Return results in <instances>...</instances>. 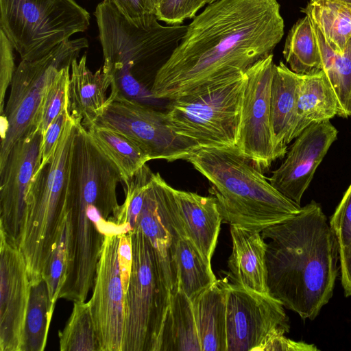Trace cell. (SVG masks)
Segmentation results:
<instances>
[{
	"instance_id": "obj_37",
	"label": "cell",
	"mask_w": 351,
	"mask_h": 351,
	"mask_svg": "<svg viewBox=\"0 0 351 351\" xmlns=\"http://www.w3.org/2000/svg\"><path fill=\"white\" fill-rule=\"evenodd\" d=\"M13 47L3 31L0 30V113L4 110L5 92L14 71Z\"/></svg>"
},
{
	"instance_id": "obj_3",
	"label": "cell",
	"mask_w": 351,
	"mask_h": 351,
	"mask_svg": "<svg viewBox=\"0 0 351 351\" xmlns=\"http://www.w3.org/2000/svg\"><path fill=\"white\" fill-rule=\"evenodd\" d=\"M210 182L222 222L261 232L294 216L301 206L269 182L238 146L199 147L185 160Z\"/></svg>"
},
{
	"instance_id": "obj_7",
	"label": "cell",
	"mask_w": 351,
	"mask_h": 351,
	"mask_svg": "<svg viewBox=\"0 0 351 351\" xmlns=\"http://www.w3.org/2000/svg\"><path fill=\"white\" fill-rule=\"evenodd\" d=\"M130 233L133 261L124 294L123 351H156L171 291L149 239L138 228Z\"/></svg>"
},
{
	"instance_id": "obj_26",
	"label": "cell",
	"mask_w": 351,
	"mask_h": 351,
	"mask_svg": "<svg viewBox=\"0 0 351 351\" xmlns=\"http://www.w3.org/2000/svg\"><path fill=\"white\" fill-rule=\"evenodd\" d=\"M302 12L315 24L332 50L344 51L351 38V12L344 4L330 0L310 1Z\"/></svg>"
},
{
	"instance_id": "obj_19",
	"label": "cell",
	"mask_w": 351,
	"mask_h": 351,
	"mask_svg": "<svg viewBox=\"0 0 351 351\" xmlns=\"http://www.w3.org/2000/svg\"><path fill=\"white\" fill-rule=\"evenodd\" d=\"M173 191L186 237L211 261L222 222L215 197L176 189Z\"/></svg>"
},
{
	"instance_id": "obj_39",
	"label": "cell",
	"mask_w": 351,
	"mask_h": 351,
	"mask_svg": "<svg viewBox=\"0 0 351 351\" xmlns=\"http://www.w3.org/2000/svg\"><path fill=\"white\" fill-rule=\"evenodd\" d=\"M285 333L276 332L263 345L260 351H317L313 344L296 341L287 338Z\"/></svg>"
},
{
	"instance_id": "obj_32",
	"label": "cell",
	"mask_w": 351,
	"mask_h": 351,
	"mask_svg": "<svg viewBox=\"0 0 351 351\" xmlns=\"http://www.w3.org/2000/svg\"><path fill=\"white\" fill-rule=\"evenodd\" d=\"M66 259V243L64 231L57 241L43 275L47 285L50 299L55 305L59 299L64 283Z\"/></svg>"
},
{
	"instance_id": "obj_8",
	"label": "cell",
	"mask_w": 351,
	"mask_h": 351,
	"mask_svg": "<svg viewBox=\"0 0 351 351\" xmlns=\"http://www.w3.org/2000/svg\"><path fill=\"white\" fill-rule=\"evenodd\" d=\"M88 47L85 38L69 39L40 59L21 61L14 71L10 96L1 114L0 167L14 145L36 128L39 109L49 81L61 69L71 66L80 51Z\"/></svg>"
},
{
	"instance_id": "obj_27",
	"label": "cell",
	"mask_w": 351,
	"mask_h": 351,
	"mask_svg": "<svg viewBox=\"0 0 351 351\" xmlns=\"http://www.w3.org/2000/svg\"><path fill=\"white\" fill-rule=\"evenodd\" d=\"M176 261L178 289L191 300L217 280L211 261L186 236L179 241Z\"/></svg>"
},
{
	"instance_id": "obj_30",
	"label": "cell",
	"mask_w": 351,
	"mask_h": 351,
	"mask_svg": "<svg viewBox=\"0 0 351 351\" xmlns=\"http://www.w3.org/2000/svg\"><path fill=\"white\" fill-rule=\"evenodd\" d=\"M61 351H100L89 301H75L66 324L58 333Z\"/></svg>"
},
{
	"instance_id": "obj_43",
	"label": "cell",
	"mask_w": 351,
	"mask_h": 351,
	"mask_svg": "<svg viewBox=\"0 0 351 351\" xmlns=\"http://www.w3.org/2000/svg\"><path fill=\"white\" fill-rule=\"evenodd\" d=\"M310 1H315V0H310ZM330 1H337V2L341 3H345V4H351V0H330Z\"/></svg>"
},
{
	"instance_id": "obj_18",
	"label": "cell",
	"mask_w": 351,
	"mask_h": 351,
	"mask_svg": "<svg viewBox=\"0 0 351 351\" xmlns=\"http://www.w3.org/2000/svg\"><path fill=\"white\" fill-rule=\"evenodd\" d=\"M67 90V110L69 117L88 130L101 114L110 87V78L102 68L93 73L86 64L84 53L79 61L75 60Z\"/></svg>"
},
{
	"instance_id": "obj_17",
	"label": "cell",
	"mask_w": 351,
	"mask_h": 351,
	"mask_svg": "<svg viewBox=\"0 0 351 351\" xmlns=\"http://www.w3.org/2000/svg\"><path fill=\"white\" fill-rule=\"evenodd\" d=\"M232 253L228 258L229 282L269 294L266 265L267 243L261 232L230 225Z\"/></svg>"
},
{
	"instance_id": "obj_21",
	"label": "cell",
	"mask_w": 351,
	"mask_h": 351,
	"mask_svg": "<svg viewBox=\"0 0 351 351\" xmlns=\"http://www.w3.org/2000/svg\"><path fill=\"white\" fill-rule=\"evenodd\" d=\"M229 280H217L191 300L202 351H227L226 295Z\"/></svg>"
},
{
	"instance_id": "obj_36",
	"label": "cell",
	"mask_w": 351,
	"mask_h": 351,
	"mask_svg": "<svg viewBox=\"0 0 351 351\" xmlns=\"http://www.w3.org/2000/svg\"><path fill=\"white\" fill-rule=\"evenodd\" d=\"M131 23L146 26L157 19L151 0H106Z\"/></svg>"
},
{
	"instance_id": "obj_25",
	"label": "cell",
	"mask_w": 351,
	"mask_h": 351,
	"mask_svg": "<svg viewBox=\"0 0 351 351\" xmlns=\"http://www.w3.org/2000/svg\"><path fill=\"white\" fill-rule=\"evenodd\" d=\"M312 24L319 49L322 69L337 99V115L347 118L351 116V38L343 53L335 51L313 21Z\"/></svg>"
},
{
	"instance_id": "obj_11",
	"label": "cell",
	"mask_w": 351,
	"mask_h": 351,
	"mask_svg": "<svg viewBox=\"0 0 351 351\" xmlns=\"http://www.w3.org/2000/svg\"><path fill=\"white\" fill-rule=\"evenodd\" d=\"M173 189L159 173L153 172L133 228H138L151 243L171 293L178 289L176 253L180 240L186 236Z\"/></svg>"
},
{
	"instance_id": "obj_31",
	"label": "cell",
	"mask_w": 351,
	"mask_h": 351,
	"mask_svg": "<svg viewBox=\"0 0 351 351\" xmlns=\"http://www.w3.org/2000/svg\"><path fill=\"white\" fill-rule=\"evenodd\" d=\"M70 68L66 66L59 70L47 84L36 122V129L43 134L53 121L67 108Z\"/></svg>"
},
{
	"instance_id": "obj_13",
	"label": "cell",
	"mask_w": 351,
	"mask_h": 351,
	"mask_svg": "<svg viewBox=\"0 0 351 351\" xmlns=\"http://www.w3.org/2000/svg\"><path fill=\"white\" fill-rule=\"evenodd\" d=\"M41 132L35 128L12 147L0 167V232L20 246L25 220V197L41 163Z\"/></svg>"
},
{
	"instance_id": "obj_34",
	"label": "cell",
	"mask_w": 351,
	"mask_h": 351,
	"mask_svg": "<svg viewBox=\"0 0 351 351\" xmlns=\"http://www.w3.org/2000/svg\"><path fill=\"white\" fill-rule=\"evenodd\" d=\"M107 75L111 80L110 93L113 95L146 105H149L148 101L157 99L146 85L129 73L112 71Z\"/></svg>"
},
{
	"instance_id": "obj_41",
	"label": "cell",
	"mask_w": 351,
	"mask_h": 351,
	"mask_svg": "<svg viewBox=\"0 0 351 351\" xmlns=\"http://www.w3.org/2000/svg\"><path fill=\"white\" fill-rule=\"evenodd\" d=\"M341 283L346 296H351V243L339 252Z\"/></svg>"
},
{
	"instance_id": "obj_23",
	"label": "cell",
	"mask_w": 351,
	"mask_h": 351,
	"mask_svg": "<svg viewBox=\"0 0 351 351\" xmlns=\"http://www.w3.org/2000/svg\"><path fill=\"white\" fill-rule=\"evenodd\" d=\"M156 351H202L192 302L180 289L171 293Z\"/></svg>"
},
{
	"instance_id": "obj_20",
	"label": "cell",
	"mask_w": 351,
	"mask_h": 351,
	"mask_svg": "<svg viewBox=\"0 0 351 351\" xmlns=\"http://www.w3.org/2000/svg\"><path fill=\"white\" fill-rule=\"evenodd\" d=\"M297 73L282 62L275 64L271 86L270 117L275 153L285 156L298 124Z\"/></svg>"
},
{
	"instance_id": "obj_24",
	"label": "cell",
	"mask_w": 351,
	"mask_h": 351,
	"mask_svg": "<svg viewBox=\"0 0 351 351\" xmlns=\"http://www.w3.org/2000/svg\"><path fill=\"white\" fill-rule=\"evenodd\" d=\"M87 130L99 149L118 168L124 184L151 160L139 145L119 132L95 125Z\"/></svg>"
},
{
	"instance_id": "obj_9",
	"label": "cell",
	"mask_w": 351,
	"mask_h": 351,
	"mask_svg": "<svg viewBox=\"0 0 351 351\" xmlns=\"http://www.w3.org/2000/svg\"><path fill=\"white\" fill-rule=\"evenodd\" d=\"M93 125L123 134L139 145L151 160H186L199 148L196 142L173 130L165 112L112 93Z\"/></svg>"
},
{
	"instance_id": "obj_5",
	"label": "cell",
	"mask_w": 351,
	"mask_h": 351,
	"mask_svg": "<svg viewBox=\"0 0 351 351\" xmlns=\"http://www.w3.org/2000/svg\"><path fill=\"white\" fill-rule=\"evenodd\" d=\"M245 82L244 73L168 100L165 113L170 125L199 147L237 146Z\"/></svg>"
},
{
	"instance_id": "obj_2",
	"label": "cell",
	"mask_w": 351,
	"mask_h": 351,
	"mask_svg": "<svg viewBox=\"0 0 351 351\" xmlns=\"http://www.w3.org/2000/svg\"><path fill=\"white\" fill-rule=\"evenodd\" d=\"M261 234L269 295L302 319H314L331 298L339 271L337 239L321 206L311 201Z\"/></svg>"
},
{
	"instance_id": "obj_1",
	"label": "cell",
	"mask_w": 351,
	"mask_h": 351,
	"mask_svg": "<svg viewBox=\"0 0 351 351\" xmlns=\"http://www.w3.org/2000/svg\"><path fill=\"white\" fill-rule=\"evenodd\" d=\"M277 0H217L196 15L158 70L150 90L171 99L234 77L271 54L284 36Z\"/></svg>"
},
{
	"instance_id": "obj_40",
	"label": "cell",
	"mask_w": 351,
	"mask_h": 351,
	"mask_svg": "<svg viewBox=\"0 0 351 351\" xmlns=\"http://www.w3.org/2000/svg\"><path fill=\"white\" fill-rule=\"evenodd\" d=\"M118 260L124 294L128 289L133 261L132 239L130 232L121 234Z\"/></svg>"
},
{
	"instance_id": "obj_29",
	"label": "cell",
	"mask_w": 351,
	"mask_h": 351,
	"mask_svg": "<svg viewBox=\"0 0 351 351\" xmlns=\"http://www.w3.org/2000/svg\"><path fill=\"white\" fill-rule=\"evenodd\" d=\"M283 56L289 69L298 74L322 69L319 49L310 17L298 21L286 38Z\"/></svg>"
},
{
	"instance_id": "obj_12",
	"label": "cell",
	"mask_w": 351,
	"mask_h": 351,
	"mask_svg": "<svg viewBox=\"0 0 351 351\" xmlns=\"http://www.w3.org/2000/svg\"><path fill=\"white\" fill-rule=\"evenodd\" d=\"M275 64L273 54L258 60L245 72L238 147L261 171L277 159L270 117V94Z\"/></svg>"
},
{
	"instance_id": "obj_44",
	"label": "cell",
	"mask_w": 351,
	"mask_h": 351,
	"mask_svg": "<svg viewBox=\"0 0 351 351\" xmlns=\"http://www.w3.org/2000/svg\"><path fill=\"white\" fill-rule=\"evenodd\" d=\"M344 4L346 8L350 10V12H351V4H345V3H343Z\"/></svg>"
},
{
	"instance_id": "obj_38",
	"label": "cell",
	"mask_w": 351,
	"mask_h": 351,
	"mask_svg": "<svg viewBox=\"0 0 351 351\" xmlns=\"http://www.w3.org/2000/svg\"><path fill=\"white\" fill-rule=\"evenodd\" d=\"M69 117L66 108L53 121L43 134L40 145L41 163L40 167L47 164L52 157Z\"/></svg>"
},
{
	"instance_id": "obj_42",
	"label": "cell",
	"mask_w": 351,
	"mask_h": 351,
	"mask_svg": "<svg viewBox=\"0 0 351 351\" xmlns=\"http://www.w3.org/2000/svg\"><path fill=\"white\" fill-rule=\"evenodd\" d=\"M163 0H151V2L152 3V5L155 10V12H156V8L158 7V5Z\"/></svg>"
},
{
	"instance_id": "obj_14",
	"label": "cell",
	"mask_w": 351,
	"mask_h": 351,
	"mask_svg": "<svg viewBox=\"0 0 351 351\" xmlns=\"http://www.w3.org/2000/svg\"><path fill=\"white\" fill-rule=\"evenodd\" d=\"M121 234L105 237L89 300L100 351H123L125 308L118 260Z\"/></svg>"
},
{
	"instance_id": "obj_4",
	"label": "cell",
	"mask_w": 351,
	"mask_h": 351,
	"mask_svg": "<svg viewBox=\"0 0 351 351\" xmlns=\"http://www.w3.org/2000/svg\"><path fill=\"white\" fill-rule=\"evenodd\" d=\"M76 124L69 117L52 157L35 173L25 197L19 246L30 285L43 280L51 253L65 229V201Z\"/></svg>"
},
{
	"instance_id": "obj_6",
	"label": "cell",
	"mask_w": 351,
	"mask_h": 351,
	"mask_svg": "<svg viewBox=\"0 0 351 351\" xmlns=\"http://www.w3.org/2000/svg\"><path fill=\"white\" fill-rule=\"evenodd\" d=\"M89 25V13L74 0H0V30L21 60L45 56Z\"/></svg>"
},
{
	"instance_id": "obj_33",
	"label": "cell",
	"mask_w": 351,
	"mask_h": 351,
	"mask_svg": "<svg viewBox=\"0 0 351 351\" xmlns=\"http://www.w3.org/2000/svg\"><path fill=\"white\" fill-rule=\"evenodd\" d=\"M207 4L208 0H163L156 8L155 15L169 25H182Z\"/></svg>"
},
{
	"instance_id": "obj_15",
	"label": "cell",
	"mask_w": 351,
	"mask_h": 351,
	"mask_svg": "<svg viewBox=\"0 0 351 351\" xmlns=\"http://www.w3.org/2000/svg\"><path fill=\"white\" fill-rule=\"evenodd\" d=\"M0 350L21 351L30 282L19 247L0 232Z\"/></svg>"
},
{
	"instance_id": "obj_16",
	"label": "cell",
	"mask_w": 351,
	"mask_h": 351,
	"mask_svg": "<svg viewBox=\"0 0 351 351\" xmlns=\"http://www.w3.org/2000/svg\"><path fill=\"white\" fill-rule=\"evenodd\" d=\"M338 131L330 120L305 128L288 152L285 160L268 178L271 184L287 198L300 206L304 193L315 172L337 139Z\"/></svg>"
},
{
	"instance_id": "obj_22",
	"label": "cell",
	"mask_w": 351,
	"mask_h": 351,
	"mask_svg": "<svg viewBox=\"0 0 351 351\" xmlns=\"http://www.w3.org/2000/svg\"><path fill=\"white\" fill-rule=\"evenodd\" d=\"M296 93L298 124L293 139L310 125L337 115V99L322 69L308 74L297 73Z\"/></svg>"
},
{
	"instance_id": "obj_28",
	"label": "cell",
	"mask_w": 351,
	"mask_h": 351,
	"mask_svg": "<svg viewBox=\"0 0 351 351\" xmlns=\"http://www.w3.org/2000/svg\"><path fill=\"white\" fill-rule=\"evenodd\" d=\"M54 309L45 280L31 285L21 351L45 350Z\"/></svg>"
},
{
	"instance_id": "obj_35",
	"label": "cell",
	"mask_w": 351,
	"mask_h": 351,
	"mask_svg": "<svg viewBox=\"0 0 351 351\" xmlns=\"http://www.w3.org/2000/svg\"><path fill=\"white\" fill-rule=\"evenodd\" d=\"M337 237L339 252L351 243V184L330 220Z\"/></svg>"
},
{
	"instance_id": "obj_10",
	"label": "cell",
	"mask_w": 351,
	"mask_h": 351,
	"mask_svg": "<svg viewBox=\"0 0 351 351\" xmlns=\"http://www.w3.org/2000/svg\"><path fill=\"white\" fill-rule=\"evenodd\" d=\"M289 330V317L279 301L269 294L228 282L227 351H260L273 334Z\"/></svg>"
},
{
	"instance_id": "obj_45",
	"label": "cell",
	"mask_w": 351,
	"mask_h": 351,
	"mask_svg": "<svg viewBox=\"0 0 351 351\" xmlns=\"http://www.w3.org/2000/svg\"><path fill=\"white\" fill-rule=\"evenodd\" d=\"M215 1H217V0H208V3H212Z\"/></svg>"
}]
</instances>
